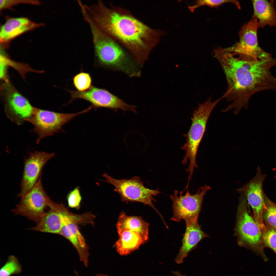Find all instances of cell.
<instances>
[{
    "instance_id": "6da1fadb",
    "label": "cell",
    "mask_w": 276,
    "mask_h": 276,
    "mask_svg": "<svg viewBox=\"0 0 276 276\" xmlns=\"http://www.w3.org/2000/svg\"><path fill=\"white\" fill-rule=\"evenodd\" d=\"M82 13L85 19L127 49L141 67L164 33L143 23L126 9L107 6L100 0L85 4Z\"/></svg>"
},
{
    "instance_id": "7a4b0ae2",
    "label": "cell",
    "mask_w": 276,
    "mask_h": 276,
    "mask_svg": "<svg viewBox=\"0 0 276 276\" xmlns=\"http://www.w3.org/2000/svg\"><path fill=\"white\" fill-rule=\"evenodd\" d=\"M214 55L226 78L227 89L223 96L227 102H231L223 112L233 109L237 114L242 108L247 109L250 98L255 93L276 90V78L270 71L276 65V59H259L221 47L215 50Z\"/></svg>"
},
{
    "instance_id": "3957f363",
    "label": "cell",
    "mask_w": 276,
    "mask_h": 276,
    "mask_svg": "<svg viewBox=\"0 0 276 276\" xmlns=\"http://www.w3.org/2000/svg\"><path fill=\"white\" fill-rule=\"evenodd\" d=\"M92 34L95 55L104 66L122 72L130 77H140L141 72L119 43L88 23Z\"/></svg>"
},
{
    "instance_id": "277c9868",
    "label": "cell",
    "mask_w": 276,
    "mask_h": 276,
    "mask_svg": "<svg viewBox=\"0 0 276 276\" xmlns=\"http://www.w3.org/2000/svg\"><path fill=\"white\" fill-rule=\"evenodd\" d=\"M223 98L222 96L213 101L210 97L204 102L199 103L197 108L194 111L191 125L186 135L187 142L181 147V149L186 152L182 163L185 165L188 159L189 160V166L186 169V171L189 173V178H192L195 168H198L196 162L197 153L208 119L214 107Z\"/></svg>"
},
{
    "instance_id": "5b68a950",
    "label": "cell",
    "mask_w": 276,
    "mask_h": 276,
    "mask_svg": "<svg viewBox=\"0 0 276 276\" xmlns=\"http://www.w3.org/2000/svg\"><path fill=\"white\" fill-rule=\"evenodd\" d=\"M239 194L235 231L239 245L248 248L266 261L268 259L264 253L261 229L250 214L245 193L238 190Z\"/></svg>"
},
{
    "instance_id": "8992f818",
    "label": "cell",
    "mask_w": 276,
    "mask_h": 276,
    "mask_svg": "<svg viewBox=\"0 0 276 276\" xmlns=\"http://www.w3.org/2000/svg\"><path fill=\"white\" fill-rule=\"evenodd\" d=\"M103 176L105 178V181L114 187V190L119 194L122 201L139 202L150 206L163 219L153 203V201H156L153 196H156L160 193L158 189L153 190L145 187L139 176L129 179H118L106 173H104Z\"/></svg>"
},
{
    "instance_id": "52a82bcc",
    "label": "cell",
    "mask_w": 276,
    "mask_h": 276,
    "mask_svg": "<svg viewBox=\"0 0 276 276\" xmlns=\"http://www.w3.org/2000/svg\"><path fill=\"white\" fill-rule=\"evenodd\" d=\"M90 108L80 112L74 113H66L39 109L35 107L32 116L27 119V121L34 126L32 131L36 134L38 137L36 143L38 144L44 138L51 136L62 131L63 125L75 116L86 112L90 109Z\"/></svg>"
},
{
    "instance_id": "ba28073f",
    "label": "cell",
    "mask_w": 276,
    "mask_h": 276,
    "mask_svg": "<svg viewBox=\"0 0 276 276\" xmlns=\"http://www.w3.org/2000/svg\"><path fill=\"white\" fill-rule=\"evenodd\" d=\"M210 189V186L205 185L199 188L195 194L192 195L187 190L185 195L182 191L179 196L178 191L175 190L173 195H170L173 212L170 220L179 222L183 219L185 222L198 220L204 196Z\"/></svg>"
},
{
    "instance_id": "9c48e42d",
    "label": "cell",
    "mask_w": 276,
    "mask_h": 276,
    "mask_svg": "<svg viewBox=\"0 0 276 276\" xmlns=\"http://www.w3.org/2000/svg\"><path fill=\"white\" fill-rule=\"evenodd\" d=\"M20 198V202L13 212L37 223L46 212L50 198L43 188L41 175L33 188Z\"/></svg>"
},
{
    "instance_id": "30bf717a",
    "label": "cell",
    "mask_w": 276,
    "mask_h": 276,
    "mask_svg": "<svg viewBox=\"0 0 276 276\" xmlns=\"http://www.w3.org/2000/svg\"><path fill=\"white\" fill-rule=\"evenodd\" d=\"M67 90L71 96L69 103L76 99H82L90 102L93 106L96 108H107L116 112L120 109L124 112L130 111L137 113L136 106L126 103L104 89L99 88L91 85L88 89L83 91Z\"/></svg>"
},
{
    "instance_id": "8fae6325",
    "label": "cell",
    "mask_w": 276,
    "mask_h": 276,
    "mask_svg": "<svg viewBox=\"0 0 276 276\" xmlns=\"http://www.w3.org/2000/svg\"><path fill=\"white\" fill-rule=\"evenodd\" d=\"M2 89L7 117L17 124H22L32 116L35 107L8 81L3 85Z\"/></svg>"
},
{
    "instance_id": "7c38bea8",
    "label": "cell",
    "mask_w": 276,
    "mask_h": 276,
    "mask_svg": "<svg viewBox=\"0 0 276 276\" xmlns=\"http://www.w3.org/2000/svg\"><path fill=\"white\" fill-rule=\"evenodd\" d=\"M258 28L257 19L252 16L248 22L243 25L239 31V42L227 49L231 51L247 55L259 59H265L269 53L259 47L257 35Z\"/></svg>"
},
{
    "instance_id": "4fadbf2b",
    "label": "cell",
    "mask_w": 276,
    "mask_h": 276,
    "mask_svg": "<svg viewBox=\"0 0 276 276\" xmlns=\"http://www.w3.org/2000/svg\"><path fill=\"white\" fill-rule=\"evenodd\" d=\"M54 155L53 153L38 151L29 153L28 157L24 161L19 197H22L33 188L41 175L43 167Z\"/></svg>"
},
{
    "instance_id": "5bb4252c",
    "label": "cell",
    "mask_w": 276,
    "mask_h": 276,
    "mask_svg": "<svg viewBox=\"0 0 276 276\" xmlns=\"http://www.w3.org/2000/svg\"><path fill=\"white\" fill-rule=\"evenodd\" d=\"M266 175L262 174L258 166L254 178L241 188L239 189L246 195L248 203L252 209L253 218L261 230L265 227L262 218L264 206L262 183Z\"/></svg>"
},
{
    "instance_id": "9a60e30c",
    "label": "cell",
    "mask_w": 276,
    "mask_h": 276,
    "mask_svg": "<svg viewBox=\"0 0 276 276\" xmlns=\"http://www.w3.org/2000/svg\"><path fill=\"white\" fill-rule=\"evenodd\" d=\"M62 225L59 234L72 243L76 250L79 260L86 267L88 266L89 248L79 231L77 224L67 217L62 216Z\"/></svg>"
},
{
    "instance_id": "2e32d148",
    "label": "cell",
    "mask_w": 276,
    "mask_h": 276,
    "mask_svg": "<svg viewBox=\"0 0 276 276\" xmlns=\"http://www.w3.org/2000/svg\"><path fill=\"white\" fill-rule=\"evenodd\" d=\"M185 223L186 229L182 245L175 260L178 264L182 263L189 253L196 247L198 243L203 238L208 237L201 229L198 220Z\"/></svg>"
},
{
    "instance_id": "e0dca14e",
    "label": "cell",
    "mask_w": 276,
    "mask_h": 276,
    "mask_svg": "<svg viewBox=\"0 0 276 276\" xmlns=\"http://www.w3.org/2000/svg\"><path fill=\"white\" fill-rule=\"evenodd\" d=\"M55 203L50 199L49 200L48 206L50 210L44 213L31 229L59 234L62 225V216Z\"/></svg>"
},
{
    "instance_id": "ac0fdd59",
    "label": "cell",
    "mask_w": 276,
    "mask_h": 276,
    "mask_svg": "<svg viewBox=\"0 0 276 276\" xmlns=\"http://www.w3.org/2000/svg\"><path fill=\"white\" fill-rule=\"evenodd\" d=\"M25 18H10L1 26L0 32L1 42H8L21 34L39 26Z\"/></svg>"
},
{
    "instance_id": "d6986e66",
    "label": "cell",
    "mask_w": 276,
    "mask_h": 276,
    "mask_svg": "<svg viewBox=\"0 0 276 276\" xmlns=\"http://www.w3.org/2000/svg\"><path fill=\"white\" fill-rule=\"evenodd\" d=\"M149 225L141 217L128 216L122 212L119 215L116 227L118 233L125 230L137 232L141 236L144 243L148 239Z\"/></svg>"
},
{
    "instance_id": "ffe728a7",
    "label": "cell",
    "mask_w": 276,
    "mask_h": 276,
    "mask_svg": "<svg viewBox=\"0 0 276 276\" xmlns=\"http://www.w3.org/2000/svg\"><path fill=\"white\" fill-rule=\"evenodd\" d=\"M254 9L253 16L258 21V28L268 25L276 27V12L274 7V2L267 0H252Z\"/></svg>"
},
{
    "instance_id": "44dd1931",
    "label": "cell",
    "mask_w": 276,
    "mask_h": 276,
    "mask_svg": "<svg viewBox=\"0 0 276 276\" xmlns=\"http://www.w3.org/2000/svg\"><path fill=\"white\" fill-rule=\"evenodd\" d=\"M118 234L119 238L115 246L117 251L121 255L129 254L144 243L142 237L136 232L125 230Z\"/></svg>"
},
{
    "instance_id": "7402d4cb",
    "label": "cell",
    "mask_w": 276,
    "mask_h": 276,
    "mask_svg": "<svg viewBox=\"0 0 276 276\" xmlns=\"http://www.w3.org/2000/svg\"><path fill=\"white\" fill-rule=\"evenodd\" d=\"M262 214L264 223H266L276 231V203L270 200L265 194Z\"/></svg>"
},
{
    "instance_id": "603a6c76",
    "label": "cell",
    "mask_w": 276,
    "mask_h": 276,
    "mask_svg": "<svg viewBox=\"0 0 276 276\" xmlns=\"http://www.w3.org/2000/svg\"><path fill=\"white\" fill-rule=\"evenodd\" d=\"M22 270L21 265L18 258L14 255H10L6 263L0 270V276H10L18 274Z\"/></svg>"
},
{
    "instance_id": "cb8c5ba5",
    "label": "cell",
    "mask_w": 276,
    "mask_h": 276,
    "mask_svg": "<svg viewBox=\"0 0 276 276\" xmlns=\"http://www.w3.org/2000/svg\"><path fill=\"white\" fill-rule=\"evenodd\" d=\"M265 228L261 230L264 248H269L276 255V231L266 223H264Z\"/></svg>"
},
{
    "instance_id": "d4e9b609",
    "label": "cell",
    "mask_w": 276,
    "mask_h": 276,
    "mask_svg": "<svg viewBox=\"0 0 276 276\" xmlns=\"http://www.w3.org/2000/svg\"><path fill=\"white\" fill-rule=\"evenodd\" d=\"M74 86L79 91L87 90L91 86L92 80L89 74L81 72L73 78Z\"/></svg>"
},
{
    "instance_id": "484cf974",
    "label": "cell",
    "mask_w": 276,
    "mask_h": 276,
    "mask_svg": "<svg viewBox=\"0 0 276 276\" xmlns=\"http://www.w3.org/2000/svg\"><path fill=\"white\" fill-rule=\"evenodd\" d=\"M230 3L234 4L239 9L240 8V4L236 0H201L197 1L195 5L188 7L190 11L193 12L194 10L198 7L203 5H206L210 7H217L222 4L225 3Z\"/></svg>"
},
{
    "instance_id": "4316f807",
    "label": "cell",
    "mask_w": 276,
    "mask_h": 276,
    "mask_svg": "<svg viewBox=\"0 0 276 276\" xmlns=\"http://www.w3.org/2000/svg\"><path fill=\"white\" fill-rule=\"evenodd\" d=\"M66 198L69 207L79 209L82 199L79 188L77 187L70 191L67 195Z\"/></svg>"
},
{
    "instance_id": "83f0119b",
    "label": "cell",
    "mask_w": 276,
    "mask_h": 276,
    "mask_svg": "<svg viewBox=\"0 0 276 276\" xmlns=\"http://www.w3.org/2000/svg\"><path fill=\"white\" fill-rule=\"evenodd\" d=\"M27 3L33 4H38L39 2L34 0H1V9L10 8L12 6L19 4Z\"/></svg>"
},
{
    "instance_id": "f1b7e54d",
    "label": "cell",
    "mask_w": 276,
    "mask_h": 276,
    "mask_svg": "<svg viewBox=\"0 0 276 276\" xmlns=\"http://www.w3.org/2000/svg\"><path fill=\"white\" fill-rule=\"evenodd\" d=\"M75 272L76 276H78L77 273L76 271H75ZM95 276H107V275L104 274H96Z\"/></svg>"
},
{
    "instance_id": "f546056e",
    "label": "cell",
    "mask_w": 276,
    "mask_h": 276,
    "mask_svg": "<svg viewBox=\"0 0 276 276\" xmlns=\"http://www.w3.org/2000/svg\"><path fill=\"white\" fill-rule=\"evenodd\" d=\"M186 276V275H183V276Z\"/></svg>"
}]
</instances>
